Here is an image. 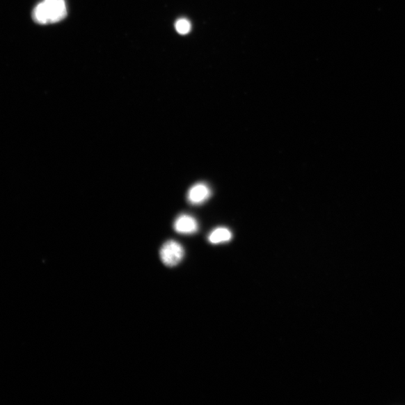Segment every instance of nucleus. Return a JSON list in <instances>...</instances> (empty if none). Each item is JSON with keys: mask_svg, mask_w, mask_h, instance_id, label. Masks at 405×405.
Instances as JSON below:
<instances>
[{"mask_svg": "<svg viewBox=\"0 0 405 405\" xmlns=\"http://www.w3.org/2000/svg\"><path fill=\"white\" fill-rule=\"evenodd\" d=\"M67 15L65 0H43L33 10L34 21L40 24L59 22Z\"/></svg>", "mask_w": 405, "mask_h": 405, "instance_id": "obj_1", "label": "nucleus"}, {"mask_svg": "<svg viewBox=\"0 0 405 405\" xmlns=\"http://www.w3.org/2000/svg\"><path fill=\"white\" fill-rule=\"evenodd\" d=\"M184 248L176 241L170 240L164 244L160 251V257L164 264L168 267L178 265L184 257Z\"/></svg>", "mask_w": 405, "mask_h": 405, "instance_id": "obj_2", "label": "nucleus"}, {"mask_svg": "<svg viewBox=\"0 0 405 405\" xmlns=\"http://www.w3.org/2000/svg\"><path fill=\"white\" fill-rule=\"evenodd\" d=\"M173 228L181 235H193L197 232L198 224L197 220L191 216L183 214L180 216L173 224Z\"/></svg>", "mask_w": 405, "mask_h": 405, "instance_id": "obj_3", "label": "nucleus"}, {"mask_svg": "<svg viewBox=\"0 0 405 405\" xmlns=\"http://www.w3.org/2000/svg\"><path fill=\"white\" fill-rule=\"evenodd\" d=\"M211 196V190L205 183H197L188 193V200L193 205H200Z\"/></svg>", "mask_w": 405, "mask_h": 405, "instance_id": "obj_4", "label": "nucleus"}, {"mask_svg": "<svg viewBox=\"0 0 405 405\" xmlns=\"http://www.w3.org/2000/svg\"><path fill=\"white\" fill-rule=\"evenodd\" d=\"M232 239V233L226 228H218L209 234V242L212 244H220L229 242Z\"/></svg>", "mask_w": 405, "mask_h": 405, "instance_id": "obj_5", "label": "nucleus"}, {"mask_svg": "<svg viewBox=\"0 0 405 405\" xmlns=\"http://www.w3.org/2000/svg\"><path fill=\"white\" fill-rule=\"evenodd\" d=\"M191 24L185 18H181L176 22L175 28L177 31L181 35H186L191 31Z\"/></svg>", "mask_w": 405, "mask_h": 405, "instance_id": "obj_6", "label": "nucleus"}]
</instances>
